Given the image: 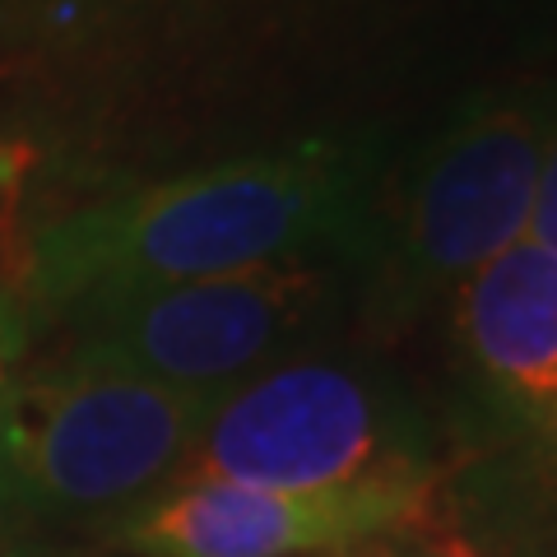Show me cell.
<instances>
[{"instance_id": "obj_8", "label": "cell", "mask_w": 557, "mask_h": 557, "mask_svg": "<svg viewBox=\"0 0 557 557\" xmlns=\"http://www.w3.org/2000/svg\"><path fill=\"white\" fill-rule=\"evenodd\" d=\"M28 354V311L14 293L0 288V432H5V409H10V391L20 381Z\"/></svg>"}, {"instance_id": "obj_3", "label": "cell", "mask_w": 557, "mask_h": 557, "mask_svg": "<svg viewBox=\"0 0 557 557\" xmlns=\"http://www.w3.org/2000/svg\"><path fill=\"white\" fill-rule=\"evenodd\" d=\"M339 487L437 479L428 428L381 381L339 362H274L242 381L200 423L172 483Z\"/></svg>"}, {"instance_id": "obj_4", "label": "cell", "mask_w": 557, "mask_h": 557, "mask_svg": "<svg viewBox=\"0 0 557 557\" xmlns=\"http://www.w3.org/2000/svg\"><path fill=\"white\" fill-rule=\"evenodd\" d=\"M330 298L335 270L311 256L79 302L57 311V325L70 354L190 395H228L307 339Z\"/></svg>"}, {"instance_id": "obj_1", "label": "cell", "mask_w": 557, "mask_h": 557, "mask_svg": "<svg viewBox=\"0 0 557 557\" xmlns=\"http://www.w3.org/2000/svg\"><path fill=\"white\" fill-rule=\"evenodd\" d=\"M368 153L298 139L186 177L131 186L42 223L24 256L28 302L57 317L116 293L311 260L362 233Z\"/></svg>"}, {"instance_id": "obj_2", "label": "cell", "mask_w": 557, "mask_h": 557, "mask_svg": "<svg viewBox=\"0 0 557 557\" xmlns=\"http://www.w3.org/2000/svg\"><path fill=\"white\" fill-rule=\"evenodd\" d=\"M214 399L70 348L24 362L0 432V530L112 525L177 479Z\"/></svg>"}, {"instance_id": "obj_10", "label": "cell", "mask_w": 557, "mask_h": 557, "mask_svg": "<svg viewBox=\"0 0 557 557\" xmlns=\"http://www.w3.org/2000/svg\"><path fill=\"white\" fill-rule=\"evenodd\" d=\"M139 5V0H0V14L10 20H47V24H84V20H108V14H121Z\"/></svg>"}, {"instance_id": "obj_11", "label": "cell", "mask_w": 557, "mask_h": 557, "mask_svg": "<svg viewBox=\"0 0 557 557\" xmlns=\"http://www.w3.org/2000/svg\"><path fill=\"white\" fill-rule=\"evenodd\" d=\"M0 557H79V553L51 548V544H28V539H14V544H0Z\"/></svg>"}, {"instance_id": "obj_7", "label": "cell", "mask_w": 557, "mask_h": 557, "mask_svg": "<svg viewBox=\"0 0 557 557\" xmlns=\"http://www.w3.org/2000/svg\"><path fill=\"white\" fill-rule=\"evenodd\" d=\"M450 335L534 483L557 493V256L520 242L479 270L450 298Z\"/></svg>"}, {"instance_id": "obj_5", "label": "cell", "mask_w": 557, "mask_h": 557, "mask_svg": "<svg viewBox=\"0 0 557 557\" xmlns=\"http://www.w3.org/2000/svg\"><path fill=\"white\" fill-rule=\"evenodd\" d=\"M557 102H483L460 116L413 172L381 265V325L423 317L516 251Z\"/></svg>"}, {"instance_id": "obj_6", "label": "cell", "mask_w": 557, "mask_h": 557, "mask_svg": "<svg viewBox=\"0 0 557 557\" xmlns=\"http://www.w3.org/2000/svg\"><path fill=\"white\" fill-rule=\"evenodd\" d=\"M437 511V479H368L339 487L168 483L102 539L126 557H335L413 534Z\"/></svg>"}, {"instance_id": "obj_9", "label": "cell", "mask_w": 557, "mask_h": 557, "mask_svg": "<svg viewBox=\"0 0 557 557\" xmlns=\"http://www.w3.org/2000/svg\"><path fill=\"white\" fill-rule=\"evenodd\" d=\"M525 242L539 251L557 256V116L544 145V163H539V182H534V205H530V228Z\"/></svg>"}]
</instances>
